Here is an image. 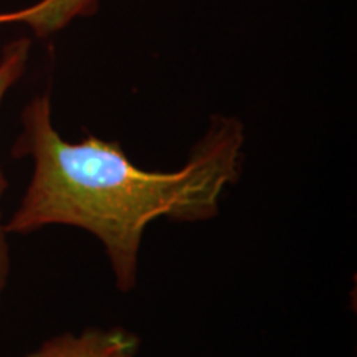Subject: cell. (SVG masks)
<instances>
[{"label": "cell", "instance_id": "1", "mask_svg": "<svg viewBox=\"0 0 357 357\" xmlns=\"http://www.w3.org/2000/svg\"><path fill=\"white\" fill-rule=\"evenodd\" d=\"M17 159L32 158L33 171L7 235L65 225L91 234L105 248L116 288L129 293L139 276L147 227L159 218H215L227 187L242 172L245 134L234 118H215L178 171L137 167L118 142L84 137L66 142L52 121L50 95L35 96L22 113Z\"/></svg>", "mask_w": 357, "mask_h": 357}, {"label": "cell", "instance_id": "2", "mask_svg": "<svg viewBox=\"0 0 357 357\" xmlns=\"http://www.w3.org/2000/svg\"><path fill=\"white\" fill-rule=\"evenodd\" d=\"M139 347V336L124 328H88L56 334L26 357H136Z\"/></svg>", "mask_w": 357, "mask_h": 357}, {"label": "cell", "instance_id": "3", "mask_svg": "<svg viewBox=\"0 0 357 357\" xmlns=\"http://www.w3.org/2000/svg\"><path fill=\"white\" fill-rule=\"evenodd\" d=\"M29 53L30 40L26 38L15 40V42L8 43L3 48L2 58H0V105H2L8 89L19 82L22 75L25 73ZM7 189V177L2 172V169H0V202H2V197ZM8 276H10V248H8L7 231L2 220V208H0V305H2L3 293L7 289Z\"/></svg>", "mask_w": 357, "mask_h": 357}, {"label": "cell", "instance_id": "4", "mask_svg": "<svg viewBox=\"0 0 357 357\" xmlns=\"http://www.w3.org/2000/svg\"><path fill=\"white\" fill-rule=\"evenodd\" d=\"M98 0H40L32 7L12 13H0V25L22 22L29 24L35 33L43 37L63 29L78 15H88L95 10Z\"/></svg>", "mask_w": 357, "mask_h": 357}]
</instances>
